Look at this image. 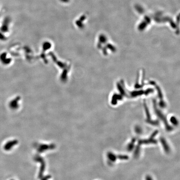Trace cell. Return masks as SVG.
<instances>
[{
  "label": "cell",
  "instance_id": "cell-1",
  "mask_svg": "<svg viewBox=\"0 0 180 180\" xmlns=\"http://www.w3.org/2000/svg\"><path fill=\"white\" fill-rule=\"evenodd\" d=\"M160 141L162 146H163L165 151L166 153L169 152L170 151V148L166 140L164 139V138H162L160 139Z\"/></svg>",
  "mask_w": 180,
  "mask_h": 180
},
{
  "label": "cell",
  "instance_id": "cell-2",
  "mask_svg": "<svg viewBox=\"0 0 180 180\" xmlns=\"http://www.w3.org/2000/svg\"><path fill=\"white\" fill-rule=\"evenodd\" d=\"M108 157L110 161L113 162L115 161L117 158V155H115L114 154L111 152L108 153Z\"/></svg>",
  "mask_w": 180,
  "mask_h": 180
},
{
  "label": "cell",
  "instance_id": "cell-3",
  "mask_svg": "<svg viewBox=\"0 0 180 180\" xmlns=\"http://www.w3.org/2000/svg\"><path fill=\"white\" fill-rule=\"evenodd\" d=\"M135 139H133L132 140L131 142L129 143V145L128 146V150L130 151H131L132 149H133L134 146V143H135Z\"/></svg>",
  "mask_w": 180,
  "mask_h": 180
},
{
  "label": "cell",
  "instance_id": "cell-4",
  "mask_svg": "<svg viewBox=\"0 0 180 180\" xmlns=\"http://www.w3.org/2000/svg\"><path fill=\"white\" fill-rule=\"evenodd\" d=\"M171 122L175 126H176L178 124L177 120H176V118H171Z\"/></svg>",
  "mask_w": 180,
  "mask_h": 180
},
{
  "label": "cell",
  "instance_id": "cell-5",
  "mask_svg": "<svg viewBox=\"0 0 180 180\" xmlns=\"http://www.w3.org/2000/svg\"><path fill=\"white\" fill-rule=\"evenodd\" d=\"M146 180H153L152 178L149 176H147L146 178Z\"/></svg>",
  "mask_w": 180,
  "mask_h": 180
}]
</instances>
